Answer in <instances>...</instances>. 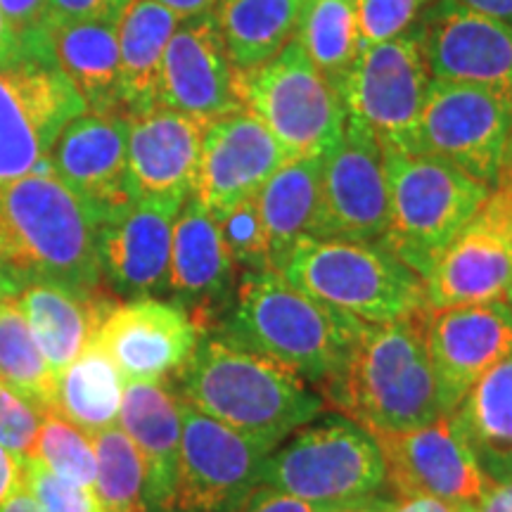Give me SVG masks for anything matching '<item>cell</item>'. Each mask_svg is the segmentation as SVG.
Listing matches in <instances>:
<instances>
[{
	"instance_id": "obj_1",
	"label": "cell",
	"mask_w": 512,
	"mask_h": 512,
	"mask_svg": "<svg viewBox=\"0 0 512 512\" xmlns=\"http://www.w3.org/2000/svg\"><path fill=\"white\" fill-rule=\"evenodd\" d=\"M55 283L95 294L102 285L100 219L50 162L0 188V285Z\"/></svg>"
},
{
	"instance_id": "obj_2",
	"label": "cell",
	"mask_w": 512,
	"mask_h": 512,
	"mask_svg": "<svg viewBox=\"0 0 512 512\" xmlns=\"http://www.w3.org/2000/svg\"><path fill=\"white\" fill-rule=\"evenodd\" d=\"M178 387L183 403L273 451L325 408L294 370L223 337H200Z\"/></svg>"
},
{
	"instance_id": "obj_3",
	"label": "cell",
	"mask_w": 512,
	"mask_h": 512,
	"mask_svg": "<svg viewBox=\"0 0 512 512\" xmlns=\"http://www.w3.org/2000/svg\"><path fill=\"white\" fill-rule=\"evenodd\" d=\"M320 396L370 434L415 430L446 415L427 351V309L366 323L347 366Z\"/></svg>"
},
{
	"instance_id": "obj_4",
	"label": "cell",
	"mask_w": 512,
	"mask_h": 512,
	"mask_svg": "<svg viewBox=\"0 0 512 512\" xmlns=\"http://www.w3.org/2000/svg\"><path fill=\"white\" fill-rule=\"evenodd\" d=\"M363 328V320L318 302L268 268L242 273L221 337L325 387L347 366Z\"/></svg>"
},
{
	"instance_id": "obj_5",
	"label": "cell",
	"mask_w": 512,
	"mask_h": 512,
	"mask_svg": "<svg viewBox=\"0 0 512 512\" xmlns=\"http://www.w3.org/2000/svg\"><path fill=\"white\" fill-rule=\"evenodd\" d=\"M275 271L363 323H389L427 309L425 278L375 242L302 238Z\"/></svg>"
},
{
	"instance_id": "obj_6",
	"label": "cell",
	"mask_w": 512,
	"mask_h": 512,
	"mask_svg": "<svg viewBox=\"0 0 512 512\" xmlns=\"http://www.w3.org/2000/svg\"><path fill=\"white\" fill-rule=\"evenodd\" d=\"M389 223L380 245L420 278L475 216L491 188L434 157L387 152Z\"/></svg>"
},
{
	"instance_id": "obj_7",
	"label": "cell",
	"mask_w": 512,
	"mask_h": 512,
	"mask_svg": "<svg viewBox=\"0 0 512 512\" xmlns=\"http://www.w3.org/2000/svg\"><path fill=\"white\" fill-rule=\"evenodd\" d=\"M259 484L339 510L375 498L384 465L373 434L347 415H328L299 427L275 448L264 460Z\"/></svg>"
},
{
	"instance_id": "obj_8",
	"label": "cell",
	"mask_w": 512,
	"mask_h": 512,
	"mask_svg": "<svg viewBox=\"0 0 512 512\" xmlns=\"http://www.w3.org/2000/svg\"><path fill=\"white\" fill-rule=\"evenodd\" d=\"M235 98L254 114L290 159L323 157L342 138L347 107L297 41L254 69L233 76Z\"/></svg>"
},
{
	"instance_id": "obj_9",
	"label": "cell",
	"mask_w": 512,
	"mask_h": 512,
	"mask_svg": "<svg viewBox=\"0 0 512 512\" xmlns=\"http://www.w3.org/2000/svg\"><path fill=\"white\" fill-rule=\"evenodd\" d=\"M510 126V95L432 79L411 155L441 159L494 188Z\"/></svg>"
},
{
	"instance_id": "obj_10",
	"label": "cell",
	"mask_w": 512,
	"mask_h": 512,
	"mask_svg": "<svg viewBox=\"0 0 512 512\" xmlns=\"http://www.w3.org/2000/svg\"><path fill=\"white\" fill-rule=\"evenodd\" d=\"M430 83L418 29L363 46L342 91L347 117L373 133L387 152L411 155Z\"/></svg>"
},
{
	"instance_id": "obj_11",
	"label": "cell",
	"mask_w": 512,
	"mask_h": 512,
	"mask_svg": "<svg viewBox=\"0 0 512 512\" xmlns=\"http://www.w3.org/2000/svg\"><path fill=\"white\" fill-rule=\"evenodd\" d=\"M83 112L86 102L53 62L0 67V188L46 164L64 126Z\"/></svg>"
},
{
	"instance_id": "obj_12",
	"label": "cell",
	"mask_w": 512,
	"mask_h": 512,
	"mask_svg": "<svg viewBox=\"0 0 512 512\" xmlns=\"http://www.w3.org/2000/svg\"><path fill=\"white\" fill-rule=\"evenodd\" d=\"M389 223L387 150L347 117L342 138L320 157V200L313 238L375 242Z\"/></svg>"
},
{
	"instance_id": "obj_13",
	"label": "cell",
	"mask_w": 512,
	"mask_h": 512,
	"mask_svg": "<svg viewBox=\"0 0 512 512\" xmlns=\"http://www.w3.org/2000/svg\"><path fill=\"white\" fill-rule=\"evenodd\" d=\"M181 458L169 512H233L259 486L273 448L181 401Z\"/></svg>"
},
{
	"instance_id": "obj_14",
	"label": "cell",
	"mask_w": 512,
	"mask_h": 512,
	"mask_svg": "<svg viewBox=\"0 0 512 512\" xmlns=\"http://www.w3.org/2000/svg\"><path fill=\"white\" fill-rule=\"evenodd\" d=\"M427 309L508 302L512 294V190L494 188L425 278Z\"/></svg>"
},
{
	"instance_id": "obj_15",
	"label": "cell",
	"mask_w": 512,
	"mask_h": 512,
	"mask_svg": "<svg viewBox=\"0 0 512 512\" xmlns=\"http://www.w3.org/2000/svg\"><path fill=\"white\" fill-rule=\"evenodd\" d=\"M384 465V484L399 498H439L477 505L491 479L477 465L451 415L406 432L373 434Z\"/></svg>"
},
{
	"instance_id": "obj_16",
	"label": "cell",
	"mask_w": 512,
	"mask_h": 512,
	"mask_svg": "<svg viewBox=\"0 0 512 512\" xmlns=\"http://www.w3.org/2000/svg\"><path fill=\"white\" fill-rule=\"evenodd\" d=\"M202 328L188 309L155 297L114 304L93 342L112 358L126 382H164L195 351Z\"/></svg>"
},
{
	"instance_id": "obj_17",
	"label": "cell",
	"mask_w": 512,
	"mask_h": 512,
	"mask_svg": "<svg viewBox=\"0 0 512 512\" xmlns=\"http://www.w3.org/2000/svg\"><path fill=\"white\" fill-rule=\"evenodd\" d=\"M427 351L441 408L451 415L467 392L512 354V304L427 309Z\"/></svg>"
},
{
	"instance_id": "obj_18",
	"label": "cell",
	"mask_w": 512,
	"mask_h": 512,
	"mask_svg": "<svg viewBox=\"0 0 512 512\" xmlns=\"http://www.w3.org/2000/svg\"><path fill=\"white\" fill-rule=\"evenodd\" d=\"M420 43L434 81L484 86L512 98V27L439 0L422 22Z\"/></svg>"
},
{
	"instance_id": "obj_19",
	"label": "cell",
	"mask_w": 512,
	"mask_h": 512,
	"mask_svg": "<svg viewBox=\"0 0 512 512\" xmlns=\"http://www.w3.org/2000/svg\"><path fill=\"white\" fill-rule=\"evenodd\" d=\"M181 197H140L100 223L102 280L126 299L169 290V261Z\"/></svg>"
},
{
	"instance_id": "obj_20",
	"label": "cell",
	"mask_w": 512,
	"mask_h": 512,
	"mask_svg": "<svg viewBox=\"0 0 512 512\" xmlns=\"http://www.w3.org/2000/svg\"><path fill=\"white\" fill-rule=\"evenodd\" d=\"M287 162L290 155L254 114L230 112L207 124L192 195L216 216L259 195Z\"/></svg>"
},
{
	"instance_id": "obj_21",
	"label": "cell",
	"mask_w": 512,
	"mask_h": 512,
	"mask_svg": "<svg viewBox=\"0 0 512 512\" xmlns=\"http://www.w3.org/2000/svg\"><path fill=\"white\" fill-rule=\"evenodd\" d=\"M50 169L98 214L100 223L133 202L128 190V117L83 112L48 155Z\"/></svg>"
},
{
	"instance_id": "obj_22",
	"label": "cell",
	"mask_w": 512,
	"mask_h": 512,
	"mask_svg": "<svg viewBox=\"0 0 512 512\" xmlns=\"http://www.w3.org/2000/svg\"><path fill=\"white\" fill-rule=\"evenodd\" d=\"M233 76L235 69L214 15L185 19L166 46L157 105L211 124L242 110Z\"/></svg>"
},
{
	"instance_id": "obj_23",
	"label": "cell",
	"mask_w": 512,
	"mask_h": 512,
	"mask_svg": "<svg viewBox=\"0 0 512 512\" xmlns=\"http://www.w3.org/2000/svg\"><path fill=\"white\" fill-rule=\"evenodd\" d=\"M204 131V121L162 105L128 119V190L133 200H188L195 188Z\"/></svg>"
},
{
	"instance_id": "obj_24",
	"label": "cell",
	"mask_w": 512,
	"mask_h": 512,
	"mask_svg": "<svg viewBox=\"0 0 512 512\" xmlns=\"http://www.w3.org/2000/svg\"><path fill=\"white\" fill-rule=\"evenodd\" d=\"M119 427L138 448L150 512H169L181 458V399L162 382H126Z\"/></svg>"
},
{
	"instance_id": "obj_25",
	"label": "cell",
	"mask_w": 512,
	"mask_h": 512,
	"mask_svg": "<svg viewBox=\"0 0 512 512\" xmlns=\"http://www.w3.org/2000/svg\"><path fill=\"white\" fill-rule=\"evenodd\" d=\"M235 268L238 264L221 238L214 214L195 195H190L174 223L169 290L185 302L197 304L190 316L202 330L211 306L233 287Z\"/></svg>"
},
{
	"instance_id": "obj_26",
	"label": "cell",
	"mask_w": 512,
	"mask_h": 512,
	"mask_svg": "<svg viewBox=\"0 0 512 512\" xmlns=\"http://www.w3.org/2000/svg\"><path fill=\"white\" fill-rule=\"evenodd\" d=\"M17 304L55 375L93 342L100 320L114 306L100 292L83 294L55 283L24 285Z\"/></svg>"
},
{
	"instance_id": "obj_27",
	"label": "cell",
	"mask_w": 512,
	"mask_h": 512,
	"mask_svg": "<svg viewBox=\"0 0 512 512\" xmlns=\"http://www.w3.org/2000/svg\"><path fill=\"white\" fill-rule=\"evenodd\" d=\"M48 43L55 67L76 88L88 112L124 114L117 24L50 22Z\"/></svg>"
},
{
	"instance_id": "obj_28",
	"label": "cell",
	"mask_w": 512,
	"mask_h": 512,
	"mask_svg": "<svg viewBox=\"0 0 512 512\" xmlns=\"http://www.w3.org/2000/svg\"><path fill=\"white\" fill-rule=\"evenodd\" d=\"M181 24L157 0H128L117 22L121 105L128 119L157 107L159 76L171 36Z\"/></svg>"
},
{
	"instance_id": "obj_29",
	"label": "cell",
	"mask_w": 512,
	"mask_h": 512,
	"mask_svg": "<svg viewBox=\"0 0 512 512\" xmlns=\"http://www.w3.org/2000/svg\"><path fill=\"white\" fill-rule=\"evenodd\" d=\"M451 418L484 475L512 482V354L467 392Z\"/></svg>"
},
{
	"instance_id": "obj_30",
	"label": "cell",
	"mask_w": 512,
	"mask_h": 512,
	"mask_svg": "<svg viewBox=\"0 0 512 512\" xmlns=\"http://www.w3.org/2000/svg\"><path fill=\"white\" fill-rule=\"evenodd\" d=\"M320 200V157L290 159L280 166L256 195L273 271L302 238H313Z\"/></svg>"
},
{
	"instance_id": "obj_31",
	"label": "cell",
	"mask_w": 512,
	"mask_h": 512,
	"mask_svg": "<svg viewBox=\"0 0 512 512\" xmlns=\"http://www.w3.org/2000/svg\"><path fill=\"white\" fill-rule=\"evenodd\" d=\"M124 389V375L112 358L91 342L57 375L53 413L95 437L119 425Z\"/></svg>"
},
{
	"instance_id": "obj_32",
	"label": "cell",
	"mask_w": 512,
	"mask_h": 512,
	"mask_svg": "<svg viewBox=\"0 0 512 512\" xmlns=\"http://www.w3.org/2000/svg\"><path fill=\"white\" fill-rule=\"evenodd\" d=\"M302 0H221L216 27L238 72L271 60L294 38Z\"/></svg>"
},
{
	"instance_id": "obj_33",
	"label": "cell",
	"mask_w": 512,
	"mask_h": 512,
	"mask_svg": "<svg viewBox=\"0 0 512 512\" xmlns=\"http://www.w3.org/2000/svg\"><path fill=\"white\" fill-rule=\"evenodd\" d=\"M294 41L323 79L342 95L361 55L356 0H306L299 10Z\"/></svg>"
},
{
	"instance_id": "obj_34",
	"label": "cell",
	"mask_w": 512,
	"mask_h": 512,
	"mask_svg": "<svg viewBox=\"0 0 512 512\" xmlns=\"http://www.w3.org/2000/svg\"><path fill=\"white\" fill-rule=\"evenodd\" d=\"M0 382L46 415L55 411L57 375L31 335L15 294H0Z\"/></svg>"
},
{
	"instance_id": "obj_35",
	"label": "cell",
	"mask_w": 512,
	"mask_h": 512,
	"mask_svg": "<svg viewBox=\"0 0 512 512\" xmlns=\"http://www.w3.org/2000/svg\"><path fill=\"white\" fill-rule=\"evenodd\" d=\"M91 439L98 458L95 494L105 512H150L145 501L143 460L126 432L117 425Z\"/></svg>"
},
{
	"instance_id": "obj_36",
	"label": "cell",
	"mask_w": 512,
	"mask_h": 512,
	"mask_svg": "<svg viewBox=\"0 0 512 512\" xmlns=\"http://www.w3.org/2000/svg\"><path fill=\"white\" fill-rule=\"evenodd\" d=\"M31 458L46 465L57 477L95 491L98 458H95L93 439L57 413L43 415Z\"/></svg>"
},
{
	"instance_id": "obj_37",
	"label": "cell",
	"mask_w": 512,
	"mask_h": 512,
	"mask_svg": "<svg viewBox=\"0 0 512 512\" xmlns=\"http://www.w3.org/2000/svg\"><path fill=\"white\" fill-rule=\"evenodd\" d=\"M219 223L221 238L226 242L230 256L245 271H268L271 264V242L261 219L259 202L254 197H247L233 207L214 216Z\"/></svg>"
},
{
	"instance_id": "obj_38",
	"label": "cell",
	"mask_w": 512,
	"mask_h": 512,
	"mask_svg": "<svg viewBox=\"0 0 512 512\" xmlns=\"http://www.w3.org/2000/svg\"><path fill=\"white\" fill-rule=\"evenodd\" d=\"M22 479L43 512H105L93 489L57 477L34 458L22 460Z\"/></svg>"
},
{
	"instance_id": "obj_39",
	"label": "cell",
	"mask_w": 512,
	"mask_h": 512,
	"mask_svg": "<svg viewBox=\"0 0 512 512\" xmlns=\"http://www.w3.org/2000/svg\"><path fill=\"white\" fill-rule=\"evenodd\" d=\"M425 3L427 0H356L361 48L408 34Z\"/></svg>"
},
{
	"instance_id": "obj_40",
	"label": "cell",
	"mask_w": 512,
	"mask_h": 512,
	"mask_svg": "<svg viewBox=\"0 0 512 512\" xmlns=\"http://www.w3.org/2000/svg\"><path fill=\"white\" fill-rule=\"evenodd\" d=\"M0 10L22 46L24 60L53 62L48 43V0H0Z\"/></svg>"
},
{
	"instance_id": "obj_41",
	"label": "cell",
	"mask_w": 512,
	"mask_h": 512,
	"mask_svg": "<svg viewBox=\"0 0 512 512\" xmlns=\"http://www.w3.org/2000/svg\"><path fill=\"white\" fill-rule=\"evenodd\" d=\"M41 420L43 415L34 406L0 382V446L8 448L19 460L31 458Z\"/></svg>"
},
{
	"instance_id": "obj_42",
	"label": "cell",
	"mask_w": 512,
	"mask_h": 512,
	"mask_svg": "<svg viewBox=\"0 0 512 512\" xmlns=\"http://www.w3.org/2000/svg\"><path fill=\"white\" fill-rule=\"evenodd\" d=\"M128 0H48L50 22L117 24Z\"/></svg>"
},
{
	"instance_id": "obj_43",
	"label": "cell",
	"mask_w": 512,
	"mask_h": 512,
	"mask_svg": "<svg viewBox=\"0 0 512 512\" xmlns=\"http://www.w3.org/2000/svg\"><path fill=\"white\" fill-rule=\"evenodd\" d=\"M233 512H335V510L318 508V505L304 503L294 496L280 494V491L271 489V486L259 484Z\"/></svg>"
},
{
	"instance_id": "obj_44",
	"label": "cell",
	"mask_w": 512,
	"mask_h": 512,
	"mask_svg": "<svg viewBox=\"0 0 512 512\" xmlns=\"http://www.w3.org/2000/svg\"><path fill=\"white\" fill-rule=\"evenodd\" d=\"M19 489H24L22 460L12 456L8 448L0 446V508H3Z\"/></svg>"
},
{
	"instance_id": "obj_45",
	"label": "cell",
	"mask_w": 512,
	"mask_h": 512,
	"mask_svg": "<svg viewBox=\"0 0 512 512\" xmlns=\"http://www.w3.org/2000/svg\"><path fill=\"white\" fill-rule=\"evenodd\" d=\"M472 505H453L439 498H399V501H387L382 512H470Z\"/></svg>"
},
{
	"instance_id": "obj_46",
	"label": "cell",
	"mask_w": 512,
	"mask_h": 512,
	"mask_svg": "<svg viewBox=\"0 0 512 512\" xmlns=\"http://www.w3.org/2000/svg\"><path fill=\"white\" fill-rule=\"evenodd\" d=\"M470 512H512V482H491Z\"/></svg>"
},
{
	"instance_id": "obj_47",
	"label": "cell",
	"mask_w": 512,
	"mask_h": 512,
	"mask_svg": "<svg viewBox=\"0 0 512 512\" xmlns=\"http://www.w3.org/2000/svg\"><path fill=\"white\" fill-rule=\"evenodd\" d=\"M157 3H162L166 10H171L181 22H185V19L214 15L221 0H157Z\"/></svg>"
},
{
	"instance_id": "obj_48",
	"label": "cell",
	"mask_w": 512,
	"mask_h": 512,
	"mask_svg": "<svg viewBox=\"0 0 512 512\" xmlns=\"http://www.w3.org/2000/svg\"><path fill=\"white\" fill-rule=\"evenodd\" d=\"M453 3L512 27V0H453Z\"/></svg>"
},
{
	"instance_id": "obj_49",
	"label": "cell",
	"mask_w": 512,
	"mask_h": 512,
	"mask_svg": "<svg viewBox=\"0 0 512 512\" xmlns=\"http://www.w3.org/2000/svg\"><path fill=\"white\" fill-rule=\"evenodd\" d=\"M22 60V46H19L17 36L12 34L8 19H5L3 10H0V67H10V64H17Z\"/></svg>"
},
{
	"instance_id": "obj_50",
	"label": "cell",
	"mask_w": 512,
	"mask_h": 512,
	"mask_svg": "<svg viewBox=\"0 0 512 512\" xmlns=\"http://www.w3.org/2000/svg\"><path fill=\"white\" fill-rule=\"evenodd\" d=\"M494 188H510L512 190V126L508 131V138H505L503 155H501V164H498V174H496ZM494 188H491V190H494Z\"/></svg>"
},
{
	"instance_id": "obj_51",
	"label": "cell",
	"mask_w": 512,
	"mask_h": 512,
	"mask_svg": "<svg viewBox=\"0 0 512 512\" xmlns=\"http://www.w3.org/2000/svg\"><path fill=\"white\" fill-rule=\"evenodd\" d=\"M0 512H43V510L38 508L36 501L31 498L27 489H19L17 494L10 498V501L0 508Z\"/></svg>"
},
{
	"instance_id": "obj_52",
	"label": "cell",
	"mask_w": 512,
	"mask_h": 512,
	"mask_svg": "<svg viewBox=\"0 0 512 512\" xmlns=\"http://www.w3.org/2000/svg\"><path fill=\"white\" fill-rule=\"evenodd\" d=\"M384 503L387 501H382V498H370V501H366V503H358V505H351V508H339V510H335V512H382L384 510Z\"/></svg>"
},
{
	"instance_id": "obj_53",
	"label": "cell",
	"mask_w": 512,
	"mask_h": 512,
	"mask_svg": "<svg viewBox=\"0 0 512 512\" xmlns=\"http://www.w3.org/2000/svg\"><path fill=\"white\" fill-rule=\"evenodd\" d=\"M508 302H510V304H512V294H510V297H508Z\"/></svg>"
},
{
	"instance_id": "obj_54",
	"label": "cell",
	"mask_w": 512,
	"mask_h": 512,
	"mask_svg": "<svg viewBox=\"0 0 512 512\" xmlns=\"http://www.w3.org/2000/svg\"><path fill=\"white\" fill-rule=\"evenodd\" d=\"M302 3H306V0H302Z\"/></svg>"
}]
</instances>
